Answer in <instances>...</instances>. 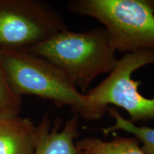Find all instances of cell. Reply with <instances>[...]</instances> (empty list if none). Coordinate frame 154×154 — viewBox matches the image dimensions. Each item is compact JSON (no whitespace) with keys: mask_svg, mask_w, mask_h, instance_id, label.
I'll use <instances>...</instances> for the list:
<instances>
[{"mask_svg":"<svg viewBox=\"0 0 154 154\" xmlns=\"http://www.w3.org/2000/svg\"><path fill=\"white\" fill-rule=\"evenodd\" d=\"M0 60L9 84L20 95H32L69 106L73 114L87 121L100 120L108 108L82 94L49 61L26 50H0Z\"/></svg>","mask_w":154,"mask_h":154,"instance_id":"obj_1","label":"cell"},{"mask_svg":"<svg viewBox=\"0 0 154 154\" xmlns=\"http://www.w3.org/2000/svg\"><path fill=\"white\" fill-rule=\"evenodd\" d=\"M29 51L59 69L82 94L98 76L110 74L119 61L103 27L62 31L30 47Z\"/></svg>","mask_w":154,"mask_h":154,"instance_id":"obj_2","label":"cell"},{"mask_svg":"<svg viewBox=\"0 0 154 154\" xmlns=\"http://www.w3.org/2000/svg\"><path fill=\"white\" fill-rule=\"evenodd\" d=\"M68 9L103 24L116 51L154 52V0H72Z\"/></svg>","mask_w":154,"mask_h":154,"instance_id":"obj_3","label":"cell"},{"mask_svg":"<svg viewBox=\"0 0 154 154\" xmlns=\"http://www.w3.org/2000/svg\"><path fill=\"white\" fill-rule=\"evenodd\" d=\"M151 63H154L152 51L126 54L109 76L85 94L97 104L122 108L129 116L128 120L134 124L154 120V98L142 95L138 91L141 82L132 79L136 70Z\"/></svg>","mask_w":154,"mask_h":154,"instance_id":"obj_4","label":"cell"},{"mask_svg":"<svg viewBox=\"0 0 154 154\" xmlns=\"http://www.w3.org/2000/svg\"><path fill=\"white\" fill-rule=\"evenodd\" d=\"M67 29L66 22L47 5L23 2L0 9V44L32 47L49 36Z\"/></svg>","mask_w":154,"mask_h":154,"instance_id":"obj_5","label":"cell"},{"mask_svg":"<svg viewBox=\"0 0 154 154\" xmlns=\"http://www.w3.org/2000/svg\"><path fill=\"white\" fill-rule=\"evenodd\" d=\"M78 116L73 114L63 126L60 119L52 128L47 116L39 123L40 134L34 154H84L76 145L79 136Z\"/></svg>","mask_w":154,"mask_h":154,"instance_id":"obj_6","label":"cell"},{"mask_svg":"<svg viewBox=\"0 0 154 154\" xmlns=\"http://www.w3.org/2000/svg\"><path fill=\"white\" fill-rule=\"evenodd\" d=\"M39 134L29 119L0 114V154H34Z\"/></svg>","mask_w":154,"mask_h":154,"instance_id":"obj_7","label":"cell"},{"mask_svg":"<svg viewBox=\"0 0 154 154\" xmlns=\"http://www.w3.org/2000/svg\"><path fill=\"white\" fill-rule=\"evenodd\" d=\"M76 145L84 154H146L135 136H116L108 141L99 138L86 137L76 141Z\"/></svg>","mask_w":154,"mask_h":154,"instance_id":"obj_8","label":"cell"},{"mask_svg":"<svg viewBox=\"0 0 154 154\" xmlns=\"http://www.w3.org/2000/svg\"><path fill=\"white\" fill-rule=\"evenodd\" d=\"M107 112L114 119V124L110 127L101 128L104 136H108L112 132L121 130L134 135L138 138L142 151L146 154H154V128L148 126H138L125 119L116 109L108 108Z\"/></svg>","mask_w":154,"mask_h":154,"instance_id":"obj_9","label":"cell"},{"mask_svg":"<svg viewBox=\"0 0 154 154\" xmlns=\"http://www.w3.org/2000/svg\"><path fill=\"white\" fill-rule=\"evenodd\" d=\"M21 100L9 84L0 60V114L17 116Z\"/></svg>","mask_w":154,"mask_h":154,"instance_id":"obj_10","label":"cell"}]
</instances>
